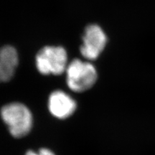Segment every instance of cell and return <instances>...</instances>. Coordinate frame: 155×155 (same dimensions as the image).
Masks as SVG:
<instances>
[{
    "instance_id": "obj_1",
    "label": "cell",
    "mask_w": 155,
    "mask_h": 155,
    "mask_svg": "<svg viewBox=\"0 0 155 155\" xmlns=\"http://www.w3.org/2000/svg\"><path fill=\"white\" fill-rule=\"evenodd\" d=\"M1 116L9 133L15 138L28 135L32 127V115L30 109L21 103H12L3 106Z\"/></svg>"
},
{
    "instance_id": "obj_2",
    "label": "cell",
    "mask_w": 155,
    "mask_h": 155,
    "mask_svg": "<svg viewBox=\"0 0 155 155\" xmlns=\"http://www.w3.org/2000/svg\"><path fill=\"white\" fill-rule=\"evenodd\" d=\"M96 70L92 64L74 60L66 68L68 86L75 92H83L92 88L96 82Z\"/></svg>"
},
{
    "instance_id": "obj_3",
    "label": "cell",
    "mask_w": 155,
    "mask_h": 155,
    "mask_svg": "<svg viewBox=\"0 0 155 155\" xmlns=\"http://www.w3.org/2000/svg\"><path fill=\"white\" fill-rule=\"evenodd\" d=\"M68 55L62 47L46 46L36 56V66L43 75H61L66 71Z\"/></svg>"
},
{
    "instance_id": "obj_4",
    "label": "cell",
    "mask_w": 155,
    "mask_h": 155,
    "mask_svg": "<svg viewBox=\"0 0 155 155\" xmlns=\"http://www.w3.org/2000/svg\"><path fill=\"white\" fill-rule=\"evenodd\" d=\"M81 53L85 58L96 60L105 48L107 38L102 29L96 25L87 27L83 37Z\"/></svg>"
},
{
    "instance_id": "obj_5",
    "label": "cell",
    "mask_w": 155,
    "mask_h": 155,
    "mask_svg": "<svg viewBox=\"0 0 155 155\" xmlns=\"http://www.w3.org/2000/svg\"><path fill=\"white\" fill-rule=\"evenodd\" d=\"M48 108L53 116L60 119L71 116L76 109V102L62 91H55L50 94Z\"/></svg>"
},
{
    "instance_id": "obj_6",
    "label": "cell",
    "mask_w": 155,
    "mask_h": 155,
    "mask_svg": "<svg viewBox=\"0 0 155 155\" xmlns=\"http://www.w3.org/2000/svg\"><path fill=\"white\" fill-rule=\"evenodd\" d=\"M18 65V55L12 46H4L0 50V82H7L14 76Z\"/></svg>"
},
{
    "instance_id": "obj_7",
    "label": "cell",
    "mask_w": 155,
    "mask_h": 155,
    "mask_svg": "<svg viewBox=\"0 0 155 155\" xmlns=\"http://www.w3.org/2000/svg\"><path fill=\"white\" fill-rule=\"evenodd\" d=\"M25 155H55V154L51 150L48 149H40L38 152L33 151H28Z\"/></svg>"
}]
</instances>
